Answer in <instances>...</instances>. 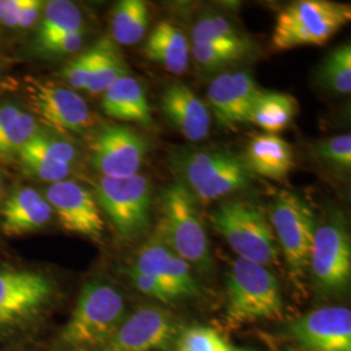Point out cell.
<instances>
[{
    "label": "cell",
    "mask_w": 351,
    "mask_h": 351,
    "mask_svg": "<svg viewBox=\"0 0 351 351\" xmlns=\"http://www.w3.org/2000/svg\"><path fill=\"white\" fill-rule=\"evenodd\" d=\"M226 294V316L230 323L243 324L284 317L281 288L268 267L242 258L236 259L228 275Z\"/></svg>",
    "instance_id": "cell-4"
},
{
    "label": "cell",
    "mask_w": 351,
    "mask_h": 351,
    "mask_svg": "<svg viewBox=\"0 0 351 351\" xmlns=\"http://www.w3.org/2000/svg\"><path fill=\"white\" fill-rule=\"evenodd\" d=\"M319 82L333 93L349 94L351 91V47L342 45L332 51L317 69Z\"/></svg>",
    "instance_id": "cell-29"
},
{
    "label": "cell",
    "mask_w": 351,
    "mask_h": 351,
    "mask_svg": "<svg viewBox=\"0 0 351 351\" xmlns=\"http://www.w3.org/2000/svg\"><path fill=\"white\" fill-rule=\"evenodd\" d=\"M20 20V0L3 1V20L1 25L7 29H17Z\"/></svg>",
    "instance_id": "cell-38"
},
{
    "label": "cell",
    "mask_w": 351,
    "mask_h": 351,
    "mask_svg": "<svg viewBox=\"0 0 351 351\" xmlns=\"http://www.w3.org/2000/svg\"><path fill=\"white\" fill-rule=\"evenodd\" d=\"M350 20L349 4L329 0L294 1L278 13L271 46L276 51L324 46Z\"/></svg>",
    "instance_id": "cell-5"
},
{
    "label": "cell",
    "mask_w": 351,
    "mask_h": 351,
    "mask_svg": "<svg viewBox=\"0 0 351 351\" xmlns=\"http://www.w3.org/2000/svg\"><path fill=\"white\" fill-rule=\"evenodd\" d=\"M124 320L125 303L121 293L107 281L91 280L80 293L62 342L75 350L101 349Z\"/></svg>",
    "instance_id": "cell-3"
},
{
    "label": "cell",
    "mask_w": 351,
    "mask_h": 351,
    "mask_svg": "<svg viewBox=\"0 0 351 351\" xmlns=\"http://www.w3.org/2000/svg\"><path fill=\"white\" fill-rule=\"evenodd\" d=\"M252 51V45L230 43H193L190 52L195 64L206 72H213L246 58Z\"/></svg>",
    "instance_id": "cell-28"
},
{
    "label": "cell",
    "mask_w": 351,
    "mask_h": 351,
    "mask_svg": "<svg viewBox=\"0 0 351 351\" xmlns=\"http://www.w3.org/2000/svg\"><path fill=\"white\" fill-rule=\"evenodd\" d=\"M19 159L29 175L50 184L66 180L72 172V165L69 164L52 163L26 155H20Z\"/></svg>",
    "instance_id": "cell-34"
},
{
    "label": "cell",
    "mask_w": 351,
    "mask_h": 351,
    "mask_svg": "<svg viewBox=\"0 0 351 351\" xmlns=\"http://www.w3.org/2000/svg\"><path fill=\"white\" fill-rule=\"evenodd\" d=\"M38 125L30 113L16 104L0 106V158L19 156L26 143L36 136Z\"/></svg>",
    "instance_id": "cell-22"
},
{
    "label": "cell",
    "mask_w": 351,
    "mask_h": 351,
    "mask_svg": "<svg viewBox=\"0 0 351 351\" xmlns=\"http://www.w3.org/2000/svg\"><path fill=\"white\" fill-rule=\"evenodd\" d=\"M1 20H3V1L0 0V25H1Z\"/></svg>",
    "instance_id": "cell-39"
},
{
    "label": "cell",
    "mask_w": 351,
    "mask_h": 351,
    "mask_svg": "<svg viewBox=\"0 0 351 351\" xmlns=\"http://www.w3.org/2000/svg\"><path fill=\"white\" fill-rule=\"evenodd\" d=\"M97 63L85 88L90 95L104 94L116 81L129 75L124 56L111 38H101L97 42Z\"/></svg>",
    "instance_id": "cell-25"
},
{
    "label": "cell",
    "mask_w": 351,
    "mask_h": 351,
    "mask_svg": "<svg viewBox=\"0 0 351 351\" xmlns=\"http://www.w3.org/2000/svg\"><path fill=\"white\" fill-rule=\"evenodd\" d=\"M232 351H255L252 349H232Z\"/></svg>",
    "instance_id": "cell-40"
},
{
    "label": "cell",
    "mask_w": 351,
    "mask_h": 351,
    "mask_svg": "<svg viewBox=\"0 0 351 351\" xmlns=\"http://www.w3.org/2000/svg\"><path fill=\"white\" fill-rule=\"evenodd\" d=\"M98 58L97 43L90 49L81 53L78 58L71 60L62 69L60 75L64 81L75 90H85L88 86V80L93 75L94 66Z\"/></svg>",
    "instance_id": "cell-33"
},
{
    "label": "cell",
    "mask_w": 351,
    "mask_h": 351,
    "mask_svg": "<svg viewBox=\"0 0 351 351\" xmlns=\"http://www.w3.org/2000/svg\"><path fill=\"white\" fill-rule=\"evenodd\" d=\"M150 23L147 3L143 0L119 1L111 14V39L114 43L132 46L142 40Z\"/></svg>",
    "instance_id": "cell-24"
},
{
    "label": "cell",
    "mask_w": 351,
    "mask_h": 351,
    "mask_svg": "<svg viewBox=\"0 0 351 351\" xmlns=\"http://www.w3.org/2000/svg\"><path fill=\"white\" fill-rule=\"evenodd\" d=\"M128 275L133 281L136 289L150 298L158 300L163 303H172V302L180 301V295L176 293L173 289L167 285L163 280L158 277L150 276V275H142L137 272L128 271Z\"/></svg>",
    "instance_id": "cell-35"
},
{
    "label": "cell",
    "mask_w": 351,
    "mask_h": 351,
    "mask_svg": "<svg viewBox=\"0 0 351 351\" xmlns=\"http://www.w3.org/2000/svg\"><path fill=\"white\" fill-rule=\"evenodd\" d=\"M101 108L116 120L151 125L152 116L146 91L137 78L126 75L103 94Z\"/></svg>",
    "instance_id": "cell-20"
},
{
    "label": "cell",
    "mask_w": 351,
    "mask_h": 351,
    "mask_svg": "<svg viewBox=\"0 0 351 351\" xmlns=\"http://www.w3.org/2000/svg\"><path fill=\"white\" fill-rule=\"evenodd\" d=\"M269 220L290 275L298 281L308 269L316 229L314 211L301 197L282 190L272 203Z\"/></svg>",
    "instance_id": "cell-9"
},
{
    "label": "cell",
    "mask_w": 351,
    "mask_h": 351,
    "mask_svg": "<svg viewBox=\"0 0 351 351\" xmlns=\"http://www.w3.org/2000/svg\"><path fill=\"white\" fill-rule=\"evenodd\" d=\"M210 221L239 258L264 267L277 263L278 245L274 229L258 207L245 202H226L213 210Z\"/></svg>",
    "instance_id": "cell-6"
},
{
    "label": "cell",
    "mask_w": 351,
    "mask_h": 351,
    "mask_svg": "<svg viewBox=\"0 0 351 351\" xmlns=\"http://www.w3.org/2000/svg\"><path fill=\"white\" fill-rule=\"evenodd\" d=\"M45 198L64 229L88 239H101L104 221L90 190L75 181L64 180L50 184Z\"/></svg>",
    "instance_id": "cell-13"
},
{
    "label": "cell",
    "mask_w": 351,
    "mask_h": 351,
    "mask_svg": "<svg viewBox=\"0 0 351 351\" xmlns=\"http://www.w3.org/2000/svg\"><path fill=\"white\" fill-rule=\"evenodd\" d=\"M193 43H230V45H252L250 39L239 32L226 16L207 13L199 17L193 29Z\"/></svg>",
    "instance_id": "cell-27"
},
{
    "label": "cell",
    "mask_w": 351,
    "mask_h": 351,
    "mask_svg": "<svg viewBox=\"0 0 351 351\" xmlns=\"http://www.w3.org/2000/svg\"><path fill=\"white\" fill-rule=\"evenodd\" d=\"M156 232L191 268L206 275L213 272V251L198 211V202L177 181L162 193Z\"/></svg>",
    "instance_id": "cell-2"
},
{
    "label": "cell",
    "mask_w": 351,
    "mask_h": 351,
    "mask_svg": "<svg viewBox=\"0 0 351 351\" xmlns=\"http://www.w3.org/2000/svg\"><path fill=\"white\" fill-rule=\"evenodd\" d=\"M94 197L121 237L136 239L149 229L152 185L147 177L134 175L113 178L101 176L95 184Z\"/></svg>",
    "instance_id": "cell-8"
},
{
    "label": "cell",
    "mask_w": 351,
    "mask_h": 351,
    "mask_svg": "<svg viewBox=\"0 0 351 351\" xmlns=\"http://www.w3.org/2000/svg\"><path fill=\"white\" fill-rule=\"evenodd\" d=\"M176 351H232V348L213 328L194 326L182 332Z\"/></svg>",
    "instance_id": "cell-32"
},
{
    "label": "cell",
    "mask_w": 351,
    "mask_h": 351,
    "mask_svg": "<svg viewBox=\"0 0 351 351\" xmlns=\"http://www.w3.org/2000/svg\"><path fill=\"white\" fill-rule=\"evenodd\" d=\"M315 156L328 168L336 172H349L351 167V136L341 134L322 139L315 143Z\"/></svg>",
    "instance_id": "cell-31"
},
{
    "label": "cell",
    "mask_w": 351,
    "mask_h": 351,
    "mask_svg": "<svg viewBox=\"0 0 351 351\" xmlns=\"http://www.w3.org/2000/svg\"><path fill=\"white\" fill-rule=\"evenodd\" d=\"M297 112V101L288 94L261 91L252 106L249 123L275 134L293 121Z\"/></svg>",
    "instance_id": "cell-23"
},
{
    "label": "cell",
    "mask_w": 351,
    "mask_h": 351,
    "mask_svg": "<svg viewBox=\"0 0 351 351\" xmlns=\"http://www.w3.org/2000/svg\"><path fill=\"white\" fill-rule=\"evenodd\" d=\"M288 333L314 351H351V311L332 306L315 310L291 322Z\"/></svg>",
    "instance_id": "cell-14"
},
{
    "label": "cell",
    "mask_w": 351,
    "mask_h": 351,
    "mask_svg": "<svg viewBox=\"0 0 351 351\" xmlns=\"http://www.w3.org/2000/svg\"><path fill=\"white\" fill-rule=\"evenodd\" d=\"M1 188H3V181H1V176H0V197H1Z\"/></svg>",
    "instance_id": "cell-41"
},
{
    "label": "cell",
    "mask_w": 351,
    "mask_h": 351,
    "mask_svg": "<svg viewBox=\"0 0 351 351\" xmlns=\"http://www.w3.org/2000/svg\"><path fill=\"white\" fill-rule=\"evenodd\" d=\"M308 351H314V350H308Z\"/></svg>",
    "instance_id": "cell-42"
},
{
    "label": "cell",
    "mask_w": 351,
    "mask_h": 351,
    "mask_svg": "<svg viewBox=\"0 0 351 351\" xmlns=\"http://www.w3.org/2000/svg\"><path fill=\"white\" fill-rule=\"evenodd\" d=\"M150 145L136 130L123 125H104L90 142L91 165L104 177L124 178L138 175Z\"/></svg>",
    "instance_id": "cell-11"
},
{
    "label": "cell",
    "mask_w": 351,
    "mask_h": 351,
    "mask_svg": "<svg viewBox=\"0 0 351 351\" xmlns=\"http://www.w3.org/2000/svg\"><path fill=\"white\" fill-rule=\"evenodd\" d=\"M171 168L198 203L245 190L254 180L243 158L224 150L180 149L171 156Z\"/></svg>",
    "instance_id": "cell-1"
},
{
    "label": "cell",
    "mask_w": 351,
    "mask_h": 351,
    "mask_svg": "<svg viewBox=\"0 0 351 351\" xmlns=\"http://www.w3.org/2000/svg\"><path fill=\"white\" fill-rule=\"evenodd\" d=\"M84 29L82 13L75 3L68 0H52L45 5L38 27V45L71 32Z\"/></svg>",
    "instance_id": "cell-26"
},
{
    "label": "cell",
    "mask_w": 351,
    "mask_h": 351,
    "mask_svg": "<svg viewBox=\"0 0 351 351\" xmlns=\"http://www.w3.org/2000/svg\"><path fill=\"white\" fill-rule=\"evenodd\" d=\"M160 108L168 123L189 141L198 142L208 136L213 123L210 108L188 85L173 82L165 86Z\"/></svg>",
    "instance_id": "cell-17"
},
{
    "label": "cell",
    "mask_w": 351,
    "mask_h": 351,
    "mask_svg": "<svg viewBox=\"0 0 351 351\" xmlns=\"http://www.w3.org/2000/svg\"><path fill=\"white\" fill-rule=\"evenodd\" d=\"M262 90L247 72L217 75L207 88V99L219 125L236 128L249 123L252 106Z\"/></svg>",
    "instance_id": "cell-16"
},
{
    "label": "cell",
    "mask_w": 351,
    "mask_h": 351,
    "mask_svg": "<svg viewBox=\"0 0 351 351\" xmlns=\"http://www.w3.org/2000/svg\"><path fill=\"white\" fill-rule=\"evenodd\" d=\"M85 40V30L71 32L59 37L51 38L49 40L38 45V47L46 53L52 55H68L81 49Z\"/></svg>",
    "instance_id": "cell-36"
},
{
    "label": "cell",
    "mask_w": 351,
    "mask_h": 351,
    "mask_svg": "<svg viewBox=\"0 0 351 351\" xmlns=\"http://www.w3.org/2000/svg\"><path fill=\"white\" fill-rule=\"evenodd\" d=\"M308 271L323 297L345 294L351 280V241L345 213L333 210L315 229Z\"/></svg>",
    "instance_id": "cell-7"
},
{
    "label": "cell",
    "mask_w": 351,
    "mask_h": 351,
    "mask_svg": "<svg viewBox=\"0 0 351 351\" xmlns=\"http://www.w3.org/2000/svg\"><path fill=\"white\" fill-rule=\"evenodd\" d=\"M43 3L39 0H20V29H29L34 25L40 16Z\"/></svg>",
    "instance_id": "cell-37"
},
{
    "label": "cell",
    "mask_w": 351,
    "mask_h": 351,
    "mask_svg": "<svg viewBox=\"0 0 351 351\" xmlns=\"http://www.w3.org/2000/svg\"><path fill=\"white\" fill-rule=\"evenodd\" d=\"M180 330L178 319L171 311L146 306L123 322L99 350L150 351L172 345Z\"/></svg>",
    "instance_id": "cell-12"
},
{
    "label": "cell",
    "mask_w": 351,
    "mask_h": 351,
    "mask_svg": "<svg viewBox=\"0 0 351 351\" xmlns=\"http://www.w3.org/2000/svg\"><path fill=\"white\" fill-rule=\"evenodd\" d=\"M143 51L149 60L160 64L172 75H182L188 71L190 62L188 38L171 21H162L155 26Z\"/></svg>",
    "instance_id": "cell-21"
},
{
    "label": "cell",
    "mask_w": 351,
    "mask_h": 351,
    "mask_svg": "<svg viewBox=\"0 0 351 351\" xmlns=\"http://www.w3.org/2000/svg\"><path fill=\"white\" fill-rule=\"evenodd\" d=\"M53 293L49 277L33 271H0V326L38 311Z\"/></svg>",
    "instance_id": "cell-15"
},
{
    "label": "cell",
    "mask_w": 351,
    "mask_h": 351,
    "mask_svg": "<svg viewBox=\"0 0 351 351\" xmlns=\"http://www.w3.org/2000/svg\"><path fill=\"white\" fill-rule=\"evenodd\" d=\"M20 155L33 156L52 163L72 165L77 159L78 152L71 142L47 133H40L38 130L36 136L26 143L23 150L20 151L19 156Z\"/></svg>",
    "instance_id": "cell-30"
},
{
    "label": "cell",
    "mask_w": 351,
    "mask_h": 351,
    "mask_svg": "<svg viewBox=\"0 0 351 351\" xmlns=\"http://www.w3.org/2000/svg\"><path fill=\"white\" fill-rule=\"evenodd\" d=\"M52 208L45 195L33 188L17 189L1 211V230L5 236H24L49 224Z\"/></svg>",
    "instance_id": "cell-18"
},
{
    "label": "cell",
    "mask_w": 351,
    "mask_h": 351,
    "mask_svg": "<svg viewBox=\"0 0 351 351\" xmlns=\"http://www.w3.org/2000/svg\"><path fill=\"white\" fill-rule=\"evenodd\" d=\"M243 160L252 175L282 180L294 168L293 150L276 134H256L250 139Z\"/></svg>",
    "instance_id": "cell-19"
},
{
    "label": "cell",
    "mask_w": 351,
    "mask_h": 351,
    "mask_svg": "<svg viewBox=\"0 0 351 351\" xmlns=\"http://www.w3.org/2000/svg\"><path fill=\"white\" fill-rule=\"evenodd\" d=\"M26 93L32 110L51 129L60 133H82L91 125L88 103L75 90L27 77Z\"/></svg>",
    "instance_id": "cell-10"
}]
</instances>
